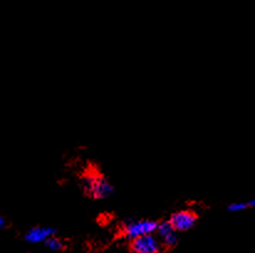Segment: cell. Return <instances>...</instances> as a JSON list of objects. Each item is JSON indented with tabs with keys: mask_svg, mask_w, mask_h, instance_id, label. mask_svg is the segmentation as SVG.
Here are the masks:
<instances>
[{
	"mask_svg": "<svg viewBox=\"0 0 255 253\" xmlns=\"http://www.w3.org/2000/svg\"><path fill=\"white\" fill-rule=\"evenodd\" d=\"M83 191L96 200H103L109 198L114 193V188L111 181L103 174L87 173L82 179Z\"/></svg>",
	"mask_w": 255,
	"mask_h": 253,
	"instance_id": "cell-1",
	"label": "cell"
},
{
	"mask_svg": "<svg viewBox=\"0 0 255 253\" xmlns=\"http://www.w3.org/2000/svg\"><path fill=\"white\" fill-rule=\"evenodd\" d=\"M159 222L155 220L141 219V220H128L123 224V235L127 240H132L141 237L144 235L155 234L156 232Z\"/></svg>",
	"mask_w": 255,
	"mask_h": 253,
	"instance_id": "cell-2",
	"label": "cell"
},
{
	"mask_svg": "<svg viewBox=\"0 0 255 253\" xmlns=\"http://www.w3.org/2000/svg\"><path fill=\"white\" fill-rule=\"evenodd\" d=\"M162 245L155 234L144 235L130 241V250L132 253H159Z\"/></svg>",
	"mask_w": 255,
	"mask_h": 253,
	"instance_id": "cell-3",
	"label": "cell"
},
{
	"mask_svg": "<svg viewBox=\"0 0 255 253\" xmlns=\"http://www.w3.org/2000/svg\"><path fill=\"white\" fill-rule=\"evenodd\" d=\"M197 219V215L192 210H181L173 212L169 221L177 232H186L195 226Z\"/></svg>",
	"mask_w": 255,
	"mask_h": 253,
	"instance_id": "cell-4",
	"label": "cell"
},
{
	"mask_svg": "<svg viewBox=\"0 0 255 253\" xmlns=\"http://www.w3.org/2000/svg\"><path fill=\"white\" fill-rule=\"evenodd\" d=\"M156 236L159 237L160 242H161L162 247L166 250H171L177 245L178 242V235L177 231L172 227L170 221H162L159 222V226L156 229Z\"/></svg>",
	"mask_w": 255,
	"mask_h": 253,
	"instance_id": "cell-5",
	"label": "cell"
},
{
	"mask_svg": "<svg viewBox=\"0 0 255 253\" xmlns=\"http://www.w3.org/2000/svg\"><path fill=\"white\" fill-rule=\"evenodd\" d=\"M56 230L53 227L46 226H36L30 229L25 234V241L29 244H45L48 239L55 236Z\"/></svg>",
	"mask_w": 255,
	"mask_h": 253,
	"instance_id": "cell-6",
	"label": "cell"
},
{
	"mask_svg": "<svg viewBox=\"0 0 255 253\" xmlns=\"http://www.w3.org/2000/svg\"><path fill=\"white\" fill-rule=\"evenodd\" d=\"M45 245L47 246L48 250H51V251H53V252L61 251V250L65 249V244H63L62 240L58 239V237H56V236L48 239L47 241L45 242Z\"/></svg>",
	"mask_w": 255,
	"mask_h": 253,
	"instance_id": "cell-7",
	"label": "cell"
},
{
	"mask_svg": "<svg viewBox=\"0 0 255 253\" xmlns=\"http://www.w3.org/2000/svg\"><path fill=\"white\" fill-rule=\"evenodd\" d=\"M247 209H249L247 201H241V203L229 204L228 208H227V210H228L229 212H241V211L247 210Z\"/></svg>",
	"mask_w": 255,
	"mask_h": 253,
	"instance_id": "cell-8",
	"label": "cell"
},
{
	"mask_svg": "<svg viewBox=\"0 0 255 253\" xmlns=\"http://www.w3.org/2000/svg\"><path fill=\"white\" fill-rule=\"evenodd\" d=\"M5 227H6V220L2 216H0V230L5 229Z\"/></svg>",
	"mask_w": 255,
	"mask_h": 253,
	"instance_id": "cell-9",
	"label": "cell"
},
{
	"mask_svg": "<svg viewBox=\"0 0 255 253\" xmlns=\"http://www.w3.org/2000/svg\"><path fill=\"white\" fill-rule=\"evenodd\" d=\"M247 204H248V208H255V198L247 201Z\"/></svg>",
	"mask_w": 255,
	"mask_h": 253,
	"instance_id": "cell-10",
	"label": "cell"
}]
</instances>
